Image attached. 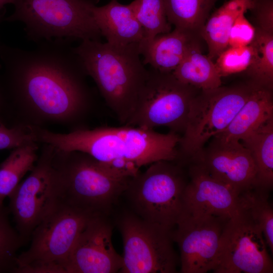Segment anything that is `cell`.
I'll return each mask as SVG.
<instances>
[{"instance_id":"12","label":"cell","mask_w":273,"mask_h":273,"mask_svg":"<svg viewBox=\"0 0 273 273\" xmlns=\"http://www.w3.org/2000/svg\"><path fill=\"white\" fill-rule=\"evenodd\" d=\"M29 175L9 196L16 230L26 243L56 204L55 148L46 144Z\"/></svg>"},{"instance_id":"16","label":"cell","mask_w":273,"mask_h":273,"mask_svg":"<svg viewBox=\"0 0 273 273\" xmlns=\"http://www.w3.org/2000/svg\"><path fill=\"white\" fill-rule=\"evenodd\" d=\"M190 181L184 193V211L228 218L237 212L239 192L211 175L195 163L189 170Z\"/></svg>"},{"instance_id":"34","label":"cell","mask_w":273,"mask_h":273,"mask_svg":"<svg viewBox=\"0 0 273 273\" xmlns=\"http://www.w3.org/2000/svg\"><path fill=\"white\" fill-rule=\"evenodd\" d=\"M5 9L2 10V11L0 12V24L3 21H4V15H5ZM1 94H0V101H1Z\"/></svg>"},{"instance_id":"28","label":"cell","mask_w":273,"mask_h":273,"mask_svg":"<svg viewBox=\"0 0 273 273\" xmlns=\"http://www.w3.org/2000/svg\"><path fill=\"white\" fill-rule=\"evenodd\" d=\"M8 210L0 208V272H16L17 252L25 242L11 225Z\"/></svg>"},{"instance_id":"9","label":"cell","mask_w":273,"mask_h":273,"mask_svg":"<svg viewBox=\"0 0 273 273\" xmlns=\"http://www.w3.org/2000/svg\"><path fill=\"white\" fill-rule=\"evenodd\" d=\"M200 90L179 81L172 72L150 67L133 112L124 125L149 129L165 126L183 133L191 102Z\"/></svg>"},{"instance_id":"1","label":"cell","mask_w":273,"mask_h":273,"mask_svg":"<svg viewBox=\"0 0 273 273\" xmlns=\"http://www.w3.org/2000/svg\"><path fill=\"white\" fill-rule=\"evenodd\" d=\"M72 41L43 40L30 51L0 42V59L12 96L40 118L75 120L91 104L87 75Z\"/></svg>"},{"instance_id":"19","label":"cell","mask_w":273,"mask_h":273,"mask_svg":"<svg viewBox=\"0 0 273 273\" xmlns=\"http://www.w3.org/2000/svg\"><path fill=\"white\" fill-rule=\"evenodd\" d=\"M273 118L272 89L257 85L228 127L213 138L218 142H240L268 119Z\"/></svg>"},{"instance_id":"17","label":"cell","mask_w":273,"mask_h":273,"mask_svg":"<svg viewBox=\"0 0 273 273\" xmlns=\"http://www.w3.org/2000/svg\"><path fill=\"white\" fill-rule=\"evenodd\" d=\"M200 34L175 27L157 35L142 52L146 65L162 72H172L193 50L201 49Z\"/></svg>"},{"instance_id":"20","label":"cell","mask_w":273,"mask_h":273,"mask_svg":"<svg viewBox=\"0 0 273 273\" xmlns=\"http://www.w3.org/2000/svg\"><path fill=\"white\" fill-rule=\"evenodd\" d=\"M253 0H229L210 15L200 31L212 60L228 47L231 27L236 18L251 9Z\"/></svg>"},{"instance_id":"33","label":"cell","mask_w":273,"mask_h":273,"mask_svg":"<svg viewBox=\"0 0 273 273\" xmlns=\"http://www.w3.org/2000/svg\"><path fill=\"white\" fill-rule=\"evenodd\" d=\"M14 0H0V12L4 9V6L8 4H13Z\"/></svg>"},{"instance_id":"10","label":"cell","mask_w":273,"mask_h":273,"mask_svg":"<svg viewBox=\"0 0 273 273\" xmlns=\"http://www.w3.org/2000/svg\"><path fill=\"white\" fill-rule=\"evenodd\" d=\"M122 237L123 254L121 273H174L177 257L172 232L148 222L128 208L115 216Z\"/></svg>"},{"instance_id":"25","label":"cell","mask_w":273,"mask_h":273,"mask_svg":"<svg viewBox=\"0 0 273 273\" xmlns=\"http://www.w3.org/2000/svg\"><path fill=\"white\" fill-rule=\"evenodd\" d=\"M269 191L255 185L239 192L238 207L260 227L270 251L273 252V210L268 200Z\"/></svg>"},{"instance_id":"5","label":"cell","mask_w":273,"mask_h":273,"mask_svg":"<svg viewBox=\"0 0 273 273\" xmlns=\"http://www.w3.org/2000/svg\"><path fill=\"white\" fill-rule=\"evenodd\" d=\"M160 160L130 179L122 195L128 208L143 219L172 232L184 211L188 183L181 164Z\"/></svg>"},{"instance_id":"23","label":"cell","mask_w":273,"mask_h":273,"mask_svg":"<svg viewBox=\"0 0 273 273\" xmlns=\"http://www.w3.org/2000/svg\"><path fill=\"white\" fill-rule=\"evenodd\" d=\"M36 142L14 148L0 164V208L7 197L16 189L22 178L34 167L38 159Z\"/></svg>"},{"instance_id":"15","label":"cell","mask_w":273,"mask_h":273,"mask_svg":"<svg viewBox=\"0 0 273 273\" xmlns=\"http://www.w3.org/2000/svg\"><path fill=\"white\" fill-rule=\"evenodd\" d=\"M192 159L213 177L239 193L256 185L254 161L249 151L240 142L212 140Z\"/></svg>"},{"instance_id":"29","label":"cell","mask_w":273,"mask_h":273,"mask_svg":"<svg viewBox=\"0 0 273 273\" xmlns=\"http://www.w3.org/2000/svg\"><path fill=\"white\" fill-rule=\"evenodd\" d=\"M257 49L252 41L244 47H228L216 59L214 62L222 77L246 71L254 63Z\"/></svg>"},{"instance_id":"26","label":"cell","mask_w":273,"mask_h":273,"mask_svg":"<svg viewBox=\"0 0 273 273\" xmlns=\"http://www.w3.org/2000/svg\"><path fill=\"white\" fill-rule=\"evenodd\" d=\"M130 5L144 31L139 44L141 55L155 37L171 31V24L167 20L163 0H134Z\"/></svg>"},{"instance_id":"18","label":"cell","mask_w":273,"mask_h":273,"mask_svg":"<svg viewBox=\"0 0 273 273\" xmlns=\"http://www.w3.org/2000/svg\"><path fill=\"white\" fill-rule=\"evenodd\" d=\"M95 22L101 35L107 42L124 46L141 43L144 31L130 4L122 5L118 0H110L105 6L93 9Z\"/></svg>"},{"instance_id":"3","label":"cell","mask_w":273,"mask_h":273,"mask_svg":"<svg viewBox=\"0 0 273 273\" xmlns=\"http://www.w3.org/2000/svg\"><path fill=\"white\" fill-rule=\"evenodd\" d=\"M74 50L106 104L124 125L149 75L140 57L139 43L120 46L85 39Z\"/></svg>"},{"instance_id":"24","label":"cell","mask_w":273,"mask_h":273,"mask_svg":"<svg viewBox=\"0 0 273 273\" xmlns=\"http://www.w3.org/2000/svg\"><path fill=\"white\" fill-rule=\"evenodd\" d=\"M217 0H163L168 22L200 34Z\"/></svg>"},{"instance_id":"21","label":"cell","mask_w":273,"mask_h":273,"mask_svg":"<svg viewBox=\"0 0 273 273\" xmlns=\"http://www.w3.org/2000/svg\"><path fill=\"white\" fill-rule=\"evenodd\" d=\"M241 141L254 161L257 169L256 185L270 191L273 185V118Z\"/></svg>"},{"instance_id":"30","label":"cell","mask_w":273,"mask_h":273,"mask_svg":"<svg viewBox=\"0 0 273 273\" xmlns=\"http://www.w3.org/2000/svg\"><path fill=\"white\" fill-rule=\"evenodd\" d=\"M37 141L35 129L28 125L8 128L0 122V150L14 149Z\"/></svg>"},{"instance_id":"32","label":"cell","mask_w":273,"mask_h":273,"mask_svg":"<svg viewBox=\"0 0 273 273\" xmlns=\"http://www.w3.org/2000/svg\"><path fill=\"white\" fill-rule=\"evenodd\" d=\"M255 16V26L273 34V0H253L251 9Z\"/></svg>"},{"instance_id":"13","label":"cell","mask_w":273,"mask_h":273,"mask_svg":"<svg viewBox=\"0 0 273 273\" xmlns=\"http://www.w3.org/2000/svg\"><path fill=\"white\" fill-rule=\"evenodd\" d=\"M230 218L184 211L172 231L173 241L179 249L181 272L214 270L220 237Z\"/></svg>"},{"instance_id":"22","label":"cell","mask_w":273,"mask_h":273,"mask_svg":"<svg viewBox=\"0 0 273 273\" xmlns=\"http://www.w3.org/2000/svg\"><path fill=\"white\" fill-rule=\"evenodd\" d=\"M172 72L179 81L200 90L216 88L222 84L214 62L203 54L201 49L191 51Z\"/></svg>"},{"instance_id":"11","label":"cell","mask_w":273,"mask_h":273,"mask_svg":"<svg viewBox=\"0 0 273 273\" xmlns=\"http://www.w3.org/2000/svg\"><path fill=\"white\" fill-rule=\"evenodd\" d=\"M215 273H272L273 264L258 225L239 207L222 231Z\"/></svg>"},{"instance_id":"14","label":"cell","mask_w":273,"mask_h":273,"mask_svg":"<svg viewBox=\"0 0 273 273\" xmlns=\"http://www.w3.org/2000/svg\"><path fill=\"white\" fill-rule=\"evenodd\" d=\"M109 215L96 214L80 233L69 257L66 273H115L120 271L122 256L114 248L113 224Z\"/></svg>"},{"instance_id":"2","label":"cell","mask_w":273,"mask_h":273,"mask_svg":"<svg viewBox=\"0 0 273 273\" xmlns=\"http://www.w3.org/2000/svg\"><path fill=\"white\" fill-rule=\"evenodd\" d=\"M37 140L61 152L85 153L124 176L133 177L140 168L160 160L177 158L179 134L122 125L78 128L67 133L36 129Z\"/></svg>"},{"instance_id":"27","label":"cell","mask_w":273,"mask_h":273,"mask_svg":"<svg viewBox=\"0 0 273 273\" xmlns=\"http://www.w3.org/2000/svg\"><path fill=\"white\" fill-rule=\"evenodd\" d=\"M256 28L253 42L257 49L254 63L245 71L252 82L272 89L273 86V34Z\"/></svg>"},{"instance_id":"31","label":"cell","mask_w":273,"mask_h":273,"mask_svg":"<svg viewBox=\"0 0 273 273\" xmlns=\"http://www.w3.org/2000/svg\"><path fill=\"white\" fill-rule=\"evenodd\" d=\"M256 35L255 27L240 14L233 24L229 36L228 47H244L252 42Z\"/></svg>"},{"instance_id":"4","label":"cell","mask_w":273,"mask_h":273,"mask_svg":"<svg viewBox=\"0 0 273 273\" xmlns=\"http://www.w3.org/2000/svg\"><path fill=\"white\" fill-rule=\"evenodd\" d=\"M54 165L56 203L94 214H111L132 177L122 175L80 151L55 149Z\"/></svg>"},{"instance_id":"6","label":"cell","mask_w":273,"mask_h":273,"mask_svg":"<svg viewBox=\"0 0 273 273\" xmlns=\"http://www.w3.org/2000/svg\"><path fill=\"white\" fill-rule=\"evenodd\" d=\"M99 0H14V12L4 21H20L29 40L53 38L100 40L93 17Z\"/></svg>"},{"instance_id":"8","label":"cell","mask_w":273,"mask_h":273,"mask_svg":"<svg viewBox=\"0 0 273 273\" xmlns=\"http://www.w3.org/2000/svg\"><path fill=\"white\" fill-rule=\"evenodd\" d=\"M257 84L249 81L229 86L200 90L192 100L178 144V157L192 158L212 138L223 132Z\"/></svg>"},{"instance_id":"7","label":"cell","mask_w":273,"mask_h":273,"mask_svg":"<svg viewBox=\"0 0 273 273\" xmlns=\"http://www.w3.org/2000/svg\"><path fill=\"white\" fill-rule=\"evenodd\" d=\"M94 214L56 203L33 231L29 248L18 255L17 273H66L69 257Z\"/></svg>"}]
</instances>
